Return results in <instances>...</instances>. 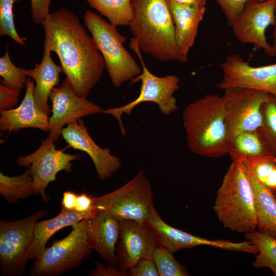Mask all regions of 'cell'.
I'll return each mask as SVG.
<instances>
[{
	"mask_svg": "<svg viewBox=\"0 0 276 276\" xmlns=\"http://www.w3.org/2000/svg\"><path fill=\"white\" fill-rule=\"evenodd\" d=\"M41 25L45 34L43 49L57 54L77 94L86 98L106 68L92 36L78 16L64 8L50 13Z\"/></svg>",
	"mask_w": 276,
	"mask_h": 276,
	"instance_id": "obj_1",
	"label": "cell"
},
{
	"mask_svg": "<svg viewBox=\"0 0 276 276\" xmlns=\"http://www.w3.org/2000/svg\"><path fill=\"white\" fill-rule=\"evenodd\" d=\"M131 5L129 26L140 51L162 61L187 62L176 42L167 0H131Z\"/></svg>",
	"mask_w": 276,
	"mask_h": 276,
	"instance_id": "obj_2",
	"label": "cell"
},
{
	"mask_svg": "<svg viewBox=\"0 0 276 276\" xmlns=\"http://www.w3.org/2000/svg\"><path fill=\"white\" fill-rule=\"evenodd\" d=\"M182 118L191 151L210 158L227 154L228 140L223 96L208 94L194 101L185 108Z\"/></svg>",
	"mask_w": 276,
	"mask_h": 276,
	"instance_id": "obj_3",
	"label": "cell"
},
{
	"mask_svg": "<svg viewBox=\"0 0 276 276\" xmlns=\"http://www.w3.org/2000/svg\"><path fill=\"white\" fill-rule=\"evenodd\" d=\"M214 211L223 226L247 233L257 227L252 188L242 162L232 160L218 190Z\"/></svg>",
	"mask_w": 276,
	"mask_h": 276,
	"instance_id": "obj_4",
	"label": "cell"
},
{
	"mask_svg": "<svg viewBox=\"0 0 276 276\" xmlns=\"http://www.w3.org/2000/svg\"><path fill=\"white\" fill-rule=\"evenodd\" d=\"M83 18L84 24L104 59L114 86L119 87L125 82L139 76L141 69L124 48L126 38L118 32L117 27L90 10L86 11Z\"/></svg>",
	"mask_w": 276,
	"mask_h": 276,
	"instance_id": "obj_5",
	"label": "cell"
},
{
	"mask_svg": "<svg viewBox=\"0 0 276 276\" xmlns=\"http://www.w3.org/2000/svg\"><path fill=\"white\" fill-rule=\"evenodd\" d=\"M93 198L97 211L109 212L120 220L148 222L155 208L150 180L142 170L118 189Z\"/></svg>",
	"mask_w": 276,
	"mask_h": 276,
	"instance_id": "obj_6",
	"label": "cell"
},
{
	"mask_svg": "<svg viewBox=\"0 0 276 276\" xmlns=\"http://www.w3.org/2000/svg\"><path fill=\"white\" fill-rule=\"evenodd\" d=\"M88 218L81 220L64 238L53 241L35 259L31 276L59 275L81 265L93 250L87 238Z\"/></svg>",
	"mask_w": 276,
	"mask_h": 276,
	"instance_id": "obj_7",
	"label": "cell"
},
{
	"mask_svg": "<svg viewBox=\"0 0 276 276\" xmlns=\"http://www.w3.org/2000/svg\"><path fill=\"white\" fill-rule=\"evenodd\" d=\"M47 214V210L42 209L20 220H1L0 268L3 275L25 274L35 226Z\"/></svg>",
	"mask_w": 276,
	"mask_h": 276,
	"instance_id": "obj_8",
	"label": "cell"
},
{
	"mask_svg": "<svg viewBox=\"0 0 276 276\" xmlns=\"http://www.w3.org/2000/svg\"><path fill=\"white\" fill-rule=\"evenodd\" d=\"M130 48L138 56L142 65L143 71L139 76L131 80V83L139 80L142 82L139 96L134 100L121 107L104 109V113L110 114L118 120L122 134L126 133L121 116L125 113L130 114L133 109L141 103H155L162 113L169 114L178 108L176 99L173 94L179 88V78L175 75L158 77L152 74L145 65L141 53L133 38Z\"/></svg>",
	"mask_w": 276,
	"mask_h": 276,
	"instance_id": "obj_9",
	"label": "cell"
},
{
	"mask_svg": "<svg viewBox=\"0 0 276 276\" xmlns=\"http://www.w3.org/2000/svg\"><path fill=\"white\" fill-rule=\"evenodd\" d=\"M224 90L228 142L241 132L258 130L262 123V106L269 94L243 87Z\"/></svg>",
	"mask_w": 276,
	"mask_h": 276,
	"instance_id": "obj_10",
	"label": "cell"
},
{
	"mask_svg": "<svg viewBox=\"0 0 276 276\" xmlns=\"http://www.w3.org/2000/svg\"><path fill=\"white\" fill-rule=\"evenodd\" d=\"M54 141L49 136L42 141L41 145L35 152L28 155L19 156L16 161L18 166L29 169L33 178L34 194L40 195L45 202L50 200L45 193L49 183L56 180L59 172H71V162L80 157L78 154L65 153L56 149Z\"/></svg>",
	"mask_w": 276,
	"mask_h": 276,
	"instance_id": "obj_11",
	"label": "cell"
},
{
	"mask_svg": "<svg viewBox=\"0 0 276 276\" xmlns=\"http://www.w3.org/2000/svg\"><path fill=\"white\" fill-rule=\"evenodd\" d=\"M275 0H250L233 22V32L242 43L254 45L270 57L276 52L267 41L266 32L275 22Z\"/></svg>",
	"mask_w": 276,
	"mask_h": 276,
	"instance_id": "obj_12",
	"label": "cell"
},
{
	"mask_svg": "<svg viewBox=\"0 0 276 276\" xmlns=\"http://www.w3.org/2000/svg\"><path fill=\"white\" fill-rule=\"evenodd\" d=\"M221 81L216 85L221 89L243 87L263 91L276 97V63L251 66L236 54L229 55L220 64Z\"/></svg>",
	"mask_w": 276,
	"mask_h": 276,
	"instance_id": "obj_13",
	"label": "cell"
},
{
	"mask_svg": "<svg viewBox=\"0 0 276 276\" xmlns=\"http://www.w3.org/2000/svg\"><path fill=\"white\" fill-rule=\"evenodd\" d=\"M159 245L155 233L149 222L120 220V232L116 247L118 267L127 271L140 260L152 259Z\"/></svg>",
	"mask_w": 276,
	"mask_h": 276,
	"instance_id": "obj_14",
	"label": "cell"
},
{
	"mask_svg": "<svg viewBox=\"0 0 276 276\" xmlns=\"http://www.w3.org/2000/svg\"><path fill=\"white\" fill-rule=\"evenodd\" d=\"M49 99L52 102V116L49 118V135L55 141L61 135L63 127L81 118L98 113L104 109L86 99L79 96L67 78L62 84L54 87Z\"/></svg>",
	"mask_w": 276,
	"mask_h": 276,
	"instance_id": "obj_15",
	"label": "cell"
},
{
	"mask_svg": "<svg viewBox=\"0 0 276 276\" xmlns=\"http://www.w3.org/2000/svg\"><path fill=\"white\" fill-rule=\"evenodd\" d=\"M148 222L155 233L159 245L173 253L200 245L254 254L258 252L256 245L250 241L233 242L226 240H210L173 227L161 218L155 208L149 216Z\"/></svg>",
	"mask_w": 276,
	"mask_h": 276,
	"instance_id": "obj_16",
	"label": "cell"
},
{
	"mask_svg": "<svg viewBox=\"0 0 276 276\" xmlns=\"http://www.w3.org/2000/svg\"><path fill=\"white\" fill-rule=\"evenodd\" d=\"M61 135L70 146L86 152L91 158L102 180L109 178L121 167L120 159L107 148H101L90 136L83 120L71 122L63 128Z\"/></svg>",
	"mask_w": 276,
	"mask_h": 276,
	"instance_id": "obj_17",
	"label": "cell"
},
{
	"mask_svg": "<svg viewBox=\"0 0 276 276\" xmlns=\"http://www.w3.org/2000/svg\"><path fill=\"white\" fill-rule=\"evenodd\" d=\"M120 232V220L106 211H98L87 219L86 235L93 249L108 264L117 265L116 247Z\"/></svg>",
	"mask_w": 276,
	"mask_h": 276,
	"instance_id": "obj_18",
	"label": "cell"
},
{
	"mask_svg": "<svg viewBox=\"0 0 276 276\" xmlns=\"http://www.w3.org/2000/svg\"><path fill=\"white\" fill-rule=\"evenodd\" d=\"M34 85L28 77L23 100L14 109L0 111V130L17 132L27 128L39 129L45 132L50 130L48 116L38 108L34 98Z\"/></svg>",
	"mask_w": 276,
	"mask_h": 276,
	"instance_id": "obj_19",
	"label": "cell"
},
{
	"mask_svg": "<svg viewBox=\"0 0 276 276\" xmlns=\"http://www.w3.org/2000/svg\"><path fill=\"white\" fill-rule=\"evenodd\" d=\"M167 1L175 26L177 45L182 54L188 58L197 36L199 25L204 15L205 7L182 5L172 0Z\"/></svg>",
	"mask_w": 276,
	"mask_h": 276,
	"instance_id": "obj_20",
	"label": "cell"
},
{
	"mask_svg": "<svg viewBox=\"0 0 276 276\" xmlns=\"http://www.w3.org/2000/svg\"><path fill=\"white\" fill-rule=\"evenodd\" d=\"M51 53L49 50L43 49L41 62L39 64L36 63L34 69L26 70L28 76L35 81L34 88L35 103L38 108L48 116L51 113L48 104L50 94L60 82L59 75L63 72L61 65H57L53 61Z\"/></svg>",
	"mask_w": 276,
	"mask_h": 276,
	"instance_id": "obj_21",
	"label": "cell"
},
{
	"mask_svg": "<svg viewBox=\"0 0 276 276\" xmlns=\"http://www.w3.org/2000/svg\"><path fill=\"white\" fill-rule=\"evenodd\" d=\"M97 212L68 211L61 208L59 214L54 217L38 221L35 226L28 260L35 259L39 257L45 248L49 239L57 232L67 226L74 227L81 220L91 217Z\"/></svg>",
	"mask_w": 276,
	"mask_h": 276,
	"instance_id": "obj_22",
	"label": "cell"
},
{
	"mask_svg": "<svg viewBox=\"0 0 276 276\" xmlns=\"http://www.w3.org/2000/svg\"><path fill=\"white\" fill-rule=\"evenodd\" d=\"M244 166L254 193L258 231L276 239V197Z\"/></svg>",
	"mask_w": 276,
	"mask_h": 276,
	"instance_id": "obj_23",
	"label": "cell"
},
{
	"mask_svg": "<svg viewBox=\"0 0 276 276\" xmlns=\"http://www.w3.org/2000/svg\"><path fill=\"white\" fill-rule=\"evenodd\" d=\"M227 154L232 160L273 155L259 130L244 131L236 135L228 142Z\"/></svg>",
	"mask_w": 276,
	"mask_h": 276,
	"instance_id": "obj_24",
	"label": "cell"
},
{
	"mask_svg": "<svg viewBox=\"0 0 276 276\" xmlns=\"http://www.w3.org/2000/svg\"><path fill=\"white\" fill-rule=\"evenodd\" d=\"M0 194L10 204L34 194L33 178L28 168L22 174L9 176L0 173Z\"/></svg>",
	"mask_w": 276,
	"mask_h": 276,
	"instance_id": "obj_25",
	"label": "cell"
},
{
	"mask_svg": "<svg viewBox=\"0 0 276 276\" xmlns=\"http://www.w3.org/2000/svg\"><path fill=\"white\" fill-rule=\"evenodd\" d=\"M90 7L117 27L129 26L133 16L131 0H86Z\"/></svg>",
	"mask_w": 276,
	"mask_h": 276,
	"instance_id": "obj_26",
	"label": "cell"
},
{
	"mask_svg": "<svg viewBox=\"0 0 276 276\" xmlns=\"http://www.w3.org/2000/svg\"><path fill=\"white\" fill-rule=\"evenodd\" d=\"M245 237L258 249L253 266L269 268L276 276V239L256 230L245 233Z\"/></svg>",
	"mask_w": 276,
	"mask_h": 276,
	"instance_id": "obj_27",
	"label": "cell"
},
{
	"mask_svg": "<svg viewBox=\"0 0 276 276\" xmlns=\"http://www.w3.org/2000/svg\"><path fill=\"white\" fill-rule=\"evenodd\" d=\"M258 180L276 197V157L267 155L241 159Z\"/></svg>",
	"mask_w": 276,
	"mask_h": 276,
	"instance_id": "obj_28",
	"label": "cell"
},
{
	"mask_svg": "<svg viewBox=\"0 0 276 276\" xmlns=\"http://www.w3.org/2000/svg\"><path fill=\"white\" fill-rule=\"evenodd\" d=\"M263 120L259 131L276 157V97L269 94L262 106Z\"/></svg>",
	"mask_w": 276,
	"mask_h": 276,
	"instance_id": "obj_29",
	"label": "cell"
},
{
	"mask_svg": "<svg viewBox=\"0 0 276 276\" xmlns=\"http://www.w3.org/2000/svg\"><path fill=\"white\" fill-rule=\"evenodd\" d=\"M173 254L159 245L155 249L152 259L157 268L159 276L189 275L186 266L177 261Z\"/></svg>",
	"mask_w": 276,
	"mask_h": 276,
	"instance_id": "obj_30",
	"label": "cell"
},
{
	"mask_svg": "<svg viewBox=\"0 0 276 276\" xmlns=\"http://www.w3.org/2000/svg\"><path fill=\"white\" fill-rule=\"evenodd\" d=\"M0 75L3 78L2 84L12 88H23L28 79L26 69L18 67L12 62L8 45L5 54L0 58Z\"/></svg>",
	"mask_w": 276,
	"mask_h": 276,
	"instance_id": "obj_31",
	"label": "cell"
},
{
	"mask_svg": "<svg viewBox=\"0 0 276 276\" xmlns=\"http://www.w3.org/2000/svg\"><path fill=\"white\" fill-rule=\"evenodd\" d=\"M22 0H0V36H8L21 45H25L26 38L20 37L15 28L13 12V4Z\"/></svg>",
	"mask_w": 276,
	"mask_h": 276,
	"instance_id": "obj_32",
	"label": "cell"
},
{
	"mask_svg": "<svg viewBox=\"0 0 276 276\" xmlns=\"http://www.w3.org/2000/svg\"><path fill=\"white\" fill-rule=\"evenodd\" d=\"M220 6L228 24L231 26L250 0H214ZM263 1V0H260Z\"/></svg>",
	"mask_w": 276,
	"mask_h": 276,
	"instance_id": "obj_33",
	"label": "cell"
},
{
	"mask_svg": "<svg viewBox=\"0 0 276 276\" xmlns=\"http://www.w3.org/2000/svg\"><path fill=\"white\" fill-rule=\"evenodd\" d=\"M21 89L0 85V111L12 109L17 104Z\"/></svg>",
	"mask_w": 276,
	"mask_h": 276,
	"instance_id": "obj_34",
	"label": "cell"
},
{
	"mask_svg": "<svg viewBox=\"0 0 276 276\" xmlns=\"http://www.w3.org/2000/svg\"><path fill=\"white\" fill-rule=\"evenodd\" d=\"M129 276H159L157 268L152 259L140 260L127 271Z\"/></svg>",
	"mask_w": 276,
	"mask_h": 276,
	"instance_id": "obj_35",
	"label": "cell"
},
{
	"mask_svg": "<svg viewBox=\"0 0 276 276\" xmlns=\"http://www.w3.org/2000/svg\"><path fill=\"white\" fill-rule=\"evenodd\" d=\"M31 12L33 22L37 25L42 24L50 14L51 0H30Z\"/></svg>",
	"mask_w": 276,
	"mask_h": 276,
	"instance_id": "obj_36",
	"label": "cell"
},
{
	"mask_svg": "<svg viewBox=\"0 0 276 276\" xmlns=\"http://www.w3.org/2000/svg\"><path fill=\"white\" fill-rule=\"evenodd\" d=\"M117 265L108 264L104 265L102 263L97 262L95 269L92 270L89 275L90 276H127L126 272L117 268Z\"/></svg>",
	"mask_w": 276,
	"mask_h": 276,
	"instance_id": "obj_37",
	"label": "cell"
},
{
	"mask_svg": "<svg viewBox=\"0 0 276 276\" xmlns=\"http://www.w3.org/2000/svg\"><path fill=\"white\" fill-rule=\"evenodd\" d=\"M93 196L85 193L78 195L75 211L79 212L97 211L94 205Z\"/></svg>",
	"mask_w": 276,
	"mask_h": 276,
	"instance_id": "obj_38",
	"label": "cell"
},
{
	"mask_svg": "<svg viewBox=\"0 0 276 276\" xmlns=\"http://www.w3.org/2000/svg\"><path fill=\"white\" fill-rule=\"evenodd\" d=\"M78 195L72 191H65L63 193L61 208L68 211H76Z\"/></svg>",
	"mask_w": 276,
	"mask_h": 276,
	"instance_id": "obj_39",
	"label": "cell"
},
{
	"mask_svg": "<svg viewBox=\"0 0 276 276\" xmlns=\"http://www.w3.org/2000/svg\"><path fill=\"white\" fill-rule=\"evenodd\" d=\"M178 4L191 6L205 7L206 0H172Z\"/></svg>",
	"mask_w": 276,
	"mask_h": 276,
	"instance_id": "obj_40",
	"label": "cell"
},
{
	"mask_svg": "<svg viewBox=\"0 0 276 276\" xmlns=\"http://www.w3.org/2000/svg\"><path fill=\"white\" fill-rule=\"evenodd\" d=\"M274 30L272 34V47L274 50L276 52V2L275 4V22L274 25Z\"/></svg>",
	"mask_w": 276,
	"mask_h": 276,
	"instance_id": "obj_41",
	"label": "cell"
},
{
	"mask_svg": "<svg viewBox=\"0 0 276 276\" xmlns=\"http://www.w3.org/2000/svg\"><path fill=\"white\" fill-rule=\"evenodd\" d=\"M275 1H276V0H275Z\"/></svg>",
	"mask_w": 276,
	"mask_h": 276,
	"instance_id": "obj_42",
	"label": "cell"
}]
</instances>
